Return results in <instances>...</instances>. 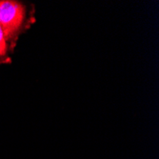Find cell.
<instances>
[{
    "label": "cell",
    "instance_id": "6da1fadb",
    "mask_svg": "<svg viewBox=\"0 0 159 159\" xmlns=\"http://www.w3.org/2000/svg\"><path fill=\"white\" fill-rule=\"evenodd\" d=\"M28 11L26 6L18 1H0V26L10 42H16L18 35L28 24Z\"/></svg>",
    "mask_w": 159,
    "mask_h": 159
},
{
    "label": "cell",
    "instance_id": "7a4b0ae2",
    "mask_svg": "<svg viewBox=\"0 0 159 159\" xmlns=\"http://www.w3.org/2000/svg\"><path fill=\"white\" fill-rule=\"evenodd\" d=\"M9 52V41L0 26V64L3 62H8L10 59L8 58Z\"/></svg>",
    "mask_w": 159,
    "mask_h": 159
}]
</instances>
